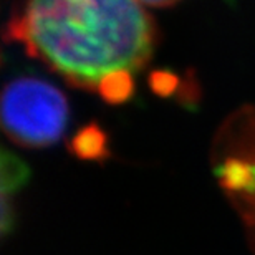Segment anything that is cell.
<instances>
[{
  "label": "cell",
  "instance_id": "1",
  "mask_svg": "<svg viewBox=\"0 0 255 255\" xmlns=\"http://www.w3.org/2000/svg\"><path fill=\"white\" fill-rule=\"evenodd\" d=\"M7 35L70 85L110 103L131 98L156 43L139 0H25Z\"/></svg>",
  "mask_w": 255,
  "mask_h": 255
},
{
  "label": "cell",
  "instance_id": "2",
  "mask_svg": "<svg viewBox=\"0 0 255 255\" xmlns=\"http://www.w3.org/2000/svg\"><path fill=\"white\" fill-rule=\"evenodd\" d=\"M68 103L57 86L35 76H18L3 88L2 125L23 147H45L63 136Z\"/></svg>",
  "mask_w": 255,
  "mask_h": 255
},
{
  "label": "cell",
  "instance_id": "3",
  "mask_svg": "<svg viewBox=\"0 0 255 255\" xmlns=\"http://www.w3.org/2000/svg\"><path fill=\"white\" fill-rule=\"evenodd\" d=\"M216 176L227 192L244 197L249 202L255 201V151L254 154L246 156H227L226 161L216 167Z\"/></svg>",
  "mask_w": 255,
  "mask_h": 255
},
{
  "label": "cell",
  "instance_id": "4",
  "mask_svg": "<svg viewBox=\"0 0 255 255\" xmlns=\"http://www.w3.org/2000/svg\"><path fill=\"white\" fill-rule=\"evenodd\" d=\"M28 179L27 164L15 154H2V236L7 237L15 226L13 196L23 189Z\"/></svg>",
  "mask_w": 255,
  "mask_h": 255
},
{
  "label": "cell",
  "instance_id": "5",
  "mask_svg": "<svg viewBox=\"0 0 255 255\" xmlns=\"http://www.w3.org/2000/svg\"><path fill=\"white\" fill-rule=\"evenodd\" d=\"M76 154L81 157H88V159H96L105 154V142L103 137L96 136L93 131L90 134L81 136L78 141L75 142Z\"/></svg>",
  "mask_w": 255,
  "mask_h": 255
},
{
  "label": "cell",
  "instance_id": "6",
  "mask_svg": "<svg viewBox=\"0 0 255 255\" xmlns=\"http://www.w3.org/2000/svg\"><path fill=\"white\" fill-rule=\"evenodd\" d=\"M142 5H147V7H169V5H174L181 0H139Z\"/></svg>",
  "mask_w": 255,
  "mask_h": 255
}]
</instances>
